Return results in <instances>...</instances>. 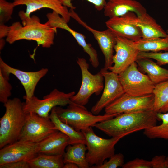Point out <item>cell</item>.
Segmentation results:
<instances>
[{
	"instance_id": "ba28073f",
	"label": "cell",
	"mask_w": 168,
	"mask_h": 168,
	"mask_svg": "<svg viewBox=\"0 0 168 168\" xmlns=\"http://www.w3.org/2000/svg\"><path fill=\"white\" fill-rule=\"evenodd\" d=\"M136 62L118 74L119 80L125 93L134 96L153 94L155 85L147 75L139 71Z\"/></svg>"
},
{
	"instance_id": "ffe728a7",
	"label": "cell",
	"mask_w": 168,
	"mask_h": 168,
	"mask_svg": "<svg viewBox=\"0 0 168 168\" xmlns=\"http://www.w3.org/2000/svg\"><path fill=\"white\" fill-rule=\"evenodd\" d=\"M105 24L107 28L116 36L123 37L133 41L142 38L140 29L131 23L124 16L109 18Z\"/></svg>"
},
{
	"instance_id": "8fae6325",
	"label": "cell",
	"mask_w": 168,
	"mask_h": 168,
	"mask_svg": "<svg viewBox=\"0 0 168 168\" xmlns=\"http://www.w3.org/2000/svg\"><path fill=\"white\" fill-rule=\"evenodd\" d=\"M103 68L100 71L104 78V86L101 97L91 109V112L95 115H98L104 109L125 93L118 74Z\"/></svg>"
},
{
	"instance_id": "8d00e7d4",
	"label": "cell",
	"mask_w": 168,
	"mask_h": 168,
	"mask_svg": "<svg viewBox=\"0 0 168 168\" xmlns=\"http://www.w3.org/2000/svg\"><path fill=\"white\" fill-rule=\"evenodd\" d=\"M10 29L9 26L5 24H0V39L7 37Z\"/></svg>"
},
{
	"instance_id": "d6a6232c",
	"label": "cell",
	"mask_w": 168,
	"mask_h": 168,
	"mask_svg": "<svg viewBox=\"0 0 168 168\" xmlns=\"http://www.w3.org/2000/svg\"><path fill=\"white\" fill-rule=\"evenodd\" d=\"M122 168H152L151 161L136 158L124 163Z\"/></svg>"
},
{
	"instance_id": "d590c367",
	"label": "cell",
	"mask_w": 168,
	"mask_h": 168,
	"mask_svg": "<svg viewBox=\"0 0 168 168\" xmlns=\"http://www.w3.org/2000/svg\"><path fill=\"white\" fill-rule=\"evenodd\" d=\"M0 168H30L27 161H15L0 165Z\"/></svg>"
},
{
	"instance_id": "7c38bea8",
	"label": "cell",
	"mask_w": 168,
	"mask_h": 168,
	"mask_svg": "<svg viewBox=\"0 0 168 168\" xmlns=\"http://www.w3.org/2000/svg\"><path fill=\"white\" fill-rule=\"evenodd\" d=\"M0 71L9 78L10 74L14 75L20 81L25 89L26 101L30 100L34 96L36 86L40 80L47 73L48 69L42 68L35 72H26L13 68L6 63L0 57Z\"/></svg>"
},
{
	"instance_id": "9c48e42d",
	"label": "cell",
	"mask_w": 168,
	"mask_h": 168,
	"mask_svg": "<svg viewBox=\"0 0 168 168\" xmlns=\"http://www.w3.org/2000/svg\"><path fill=\"white\" fill-rule=\"evenodd\" d=\"M57 130L49 117H43L33 113H27L18 140L38 143Z\"/></svg>"
},
{
	"instance_id": "e575fe53",
	"label": "cell",
	"mask_w": 168,
	"mask_h": 168,
	"mask_svg": "<svg viewBox=\"0 0 168 168\" xmlns=\"http://www.w3.org/2000/svg\"><path fill=\"white\" fill-rule=\"evenodd\" d=\"M166 158L163 155L154 156L151 161L152 168H166Z\"/></svg>"
},
{
	"instance_id": "f1b7e54d",
	"label": "cell",
	"mask_w": 168,
	"mask_h": 168,
	"mask_svg": "<svg viewBox=\"0 0 168 168\" xmlns=\"http://www.w3.org/2000/svg\"><path fill=\"white\" fill-rule=\"evenodd\" d=\"M143 58L154 59L160 66L168 64V51L164 52L139 51L137 59Z\"/></svg>"
},
{
	"instance_id": "9a60e30c",
	"label": "cell",
	"mask_w": 168,
	"mask_h": 168,
	"mask_svg": "<svg viewBox=\"0 0 168 168\" xmlns=\"http://www.w3.org/2000/svg\"><path fill=\"white\" fill-rule=\"evenodd\" d=\"M38 153V143L18 140L0 150V165L15 161H28Z\"/></svg>"
},
{
	"instance_id": "836d02e7",
	"label": "cell",
	"mask_w": 168,
	"mask_h": 168,
	"mask_svg": "<svg viewBox=\"0 0 168 168\" xmlns=\"http://www.w3.org/2000/svg\"><path fill=\"white\" fill-rule=\"evenodd\" d=\"M62 4L70 9L75 10L76 7L72 2L73 0H60ZM92 4L95 8L98 11L103 10L104 8L107 1L110 0H86Z\"/></svg>"
},
{
	"instance_id": "7402d4cb",
	"label": "cell",
	"mask_w": 168,
	"mask_h": 168,
	"mask_svg": "<svg viewBox=\"0 0 168 168\" xmlns=\"http://www.w3.org/2000/svg\"><path fill=\"white\" fill-rule=\"evenodd\" d=\"M136 62L140 70L146 73L155 85L168 81V70L160 67L151 59L138 58Z\"/></svg>"
},
{
	"instance_id": "ac0fdd59",
	"label": "cell",
	"mask_w": 168,
	"mask_h": 168,
	"mask_svg": "<svg viewBox=\"0 0 168 168\" xmlns=\"http://www.w3.org/2000/svg\"><path fill=\"white\" fill-rule=\"evenodd\" d=\"M13 2L15 6H26L24 13L27 17H30V14L38 10L48 8L59 14L68 23L71 18L68 7L64 6L60 0H14Z\"/></svg>"
},
{
	"instance_id": "4dcf8cb0",
	"label": "cell",
	"mask_w": 168,
	"mask_h": 168,
	"mask_svg": "<svg viewBox=\"0 0 168 168\" xmlns=\"http://www.w3.org/2000/svg\"><path fill=\"white\" fill-rule=\"evenodd\" d=\"M15 7L13 2L0 0V24H5L12 19Z\"/></svg>"
},
{
	"instance_id": "4316f807",
	"label": "cell",
	"mask_w": 168,
	"mask_h": 168,
	"mask_svg": "<svg viewBox=\"0 0 168 168\" xmlns=\"http://www.w3.org/2000/svg\"><path fill=\"white\" fill-rule=\"evenodd\" d=\"M153 110L156 113L168 112V81L155 85Z\"/></svg>"
},
{
	"instance_id": "6da1fadb",
	"label": "cell",
	"mask_w": 168,
	"mask_h": 168,
	"mask_svg": "<svg viewBox=\"0 0 168 168\" xmlns=\"http://www.w3.org/2000/svg\"><path fill=\"white\" fill-rule=\"evenodd\" d=\"M159 120L153 110L120 114L112 119L96 124L94 127L112 137L125 136L156 125Z\"/></svg>"
},
{
	"instance_id": "74e56055",
	"label": "cell",
	"mask_w": 168,
	"mask_h": 168,
	"mask_svg": "<svg viewBox=\"0 0 168 168\" xmlns=\"http://www.w3.org/2000/svg\"><path fill=\"white\" fill-rule=\"evenodd\" d=\"M78 166L75 164L68 162L64 164L63 168H78Z\"/></svg>"
},
{
	"instance_id": "83f0119b",
	"label": "cell",
	"mask_w": 168,
	"mask_h": 168,
	"mask_svg": "<svg viewBox=\"0 0 168 168\" xmlns=\"http://www.w3.org/2000/svg\"><path fill=\"white\" fill-rule=\"evenodd\" d=\"M156 115L159 120L162 121L161 124L144 130L143 134L150 139L162 138L168 140V112L156 113Z\"/></svg>"
},
{
	"instance_id": "f35d334b",
	"label": "cell",
	"mask_w": 168,
	"mask_h": 168,
	"mask_svg": "<svg viewBox=\"0 0 168 168\" xmlns=\"http://www.w3.org/2000/svg\"><path fill=\"white\" fill-rule=\"evenodd\" d=\"M5 44V41L3 38L0 39V50H2Z\"/></svg>"
},
{
	"instance_id": "d4e9b609",
	"label": "cell",
	"mask_w": 168,
	"mask_h": 168,
	"mask_svg": "<svg viewBox=\"0 0 168 168\" xmlns=\"http://www.w3.org/2000/svg\"><path fill=\"white\" fill-rule=\"evenodd\" d=\"M30 168H63V156L38 153L29 160Z\"/></svg>"
},
{
	"instance_id": "603a6c76",
	"label": "cell",
	"mask_w": 168,
	"mask_h": 168,
	"mask_svg": "<svg viewBox=\"0 0 168 168\" xmlns=\"http://www.w3.org/2000/svg\"><path fill=\"white\" fill-rule=\"evenodd\" d=\"M86 146L82 143L68 145L66 148V152L63 155L64 163H73L79 168L90 167L86 159V151L87 150Z\"/></svg>"
},
{
	"instance_id": "5bb4252c",
	"label": "cell",
	"mask_w": 168,
	"mask_h": 168,
	"mask_svg": "<svg viewBox=\"0 0 168 168\" xmlns=\"http://www.w3.org/2000/svg\"><path fill=\"white\" fill-rule=\"evenodd\" d=\"M133 41L125 38L116 36L114 47L115 54L113 58L114 65L110 67L109 70L119 74L136 62L139 51L133 46Z\"/></svg>"
},
{
	"instance_id": "3957f363",
	"label": "cell",
	"mask_w": 168,
	"mask_h": 168,
	"mask_svg": "<svg viewBox=\"0 0 168 168\" xmlns=\"http://www.w3.org/2000/svg\"><path fill=\"white\" fill-rule=\"evenodd\" d=\"M4 105L5 112L0 119V149L18 140L26 117L20 99H9Z\"/></svg>"
},
{
	"instance_id": "8992f818",
	"label": "cell",
	"mask_w": 168,
	"mask_h": 168,
	"mask_svg": "<svg viewBox=\"0 0 168 168\" xmlns=\"http://www.w3.org/2000/svg\"><path fill=\"white\" fill-rule=\"evenodd\" d=\"M77 62L81 71L82 83L79 90L71 100L77 105L85 106L93 94L98 95L101 93L104 87V79L100 71L95 74L90 72L89 64L85 58H79Z\"/></svg>"
},
{
	"instance_id": "52a82bcc",
	"label": "cell",
	"mask_w": 168,
	"mask_h": 168,
	"mask_svg": "<svg viewBox=\"0 0 168 168\" xmlns=\"http://www.w3.org/2000/svg\"><path fill=\"white\" fill-rule=\"evenodd\" d=\"M75 94L74 91L66 93L54 89L40 99L34 96L29 100L23 102V108L26 114L33 113L44 117H49V113L54 107L75 104L71 100Z\"/></svg>"
},
{
	"instance_id": "2e32d148",
	"label": "cell",
	"mask_w": 168,
	"mask_h": 168,
	"mask_svg": "<svg viewBox=\"0 0 168 168\" xmlns=\"http://www.w3.org/2000/svg\"><path fill=\"white\" fill-rule=\"evenodd\" d=\"M46 16L48 21L45 23L46 25L51 27L61 28L68 31L74 37L79 45L82 47L84 51L89 55L93 67L96 68L98 67L100 63L97 52L91 44L86 42L83 35L71 28L63 18L54 11L47 13Z\"/></svg>"
},
{
	"instance_id": "d6986e66",
	"label": "cell",
	"mask_w": 168,
	"mask_h": 168,
	"mask_svg": "<svg viewBox=\"0 0 168 168\" xmlns=\"http://www.w3.org/2000/svg\"><path fill=\"white\" fill-rule=\"evenodd\" d=\"M104 15L109 18L123 16L133 12L138 16L147 13L145 8L136 0H110L104 9Z\"/></svg>"
},
{
	"instance_id": "7a4b0ae2",
	"label": "cell",
	"mask_w": 168,
	"mask_h": 168,
	"mask_svg": "<svg viewBox=\"0 0 168 168\" xmlns=\"http://www.w3.org/2000/svg\"><path fill=\"white\" fill-rule=\"evenodd\" d=\"M18 16L22 21V25L16 21L9 26V31L6 39L7 42L12 44L21 40H33L36 42L38 46L41 45L45 48H49L54 44L57 28L41 23L36 16H26L22 10L19 12Z\"/></svg>"
},
{
	"instance_id": "30bf717a",
	"label": "cell",
	"mask_w": 168,
	"mask_h": 168,
	"mask_svg": "<svg viewBox=\"0 0 168 168\" xmlns=\"http://www.w3.org/2000/svg\"><path fill=\"white\" fill-rule=\"evenodd\" d=\"M153 94L142 96H130L124 93L106 107V114H121L137 111L153 110Z\"/></svg>"
},
{
	"instance_id": "5b68a950",
	"label": "cell",
	"mask_w": 168,
	"mask_h": 168,
	"mask_svg": "<svg viewBox=\"0 0 168 168\" xmlns=\"http://www.w3.org/2000/svg\"><path fill=\"white\" fill-rule=\"evenodd\" d=\"M85 136L87 152L86 159L91 167L96 168L115 154V146L125 137L121 136L109 139L102 138L96 135L92 127L81 131Z\"/></svg>"
},
{
	"instance_id": "ab89813d",
	"label": "cell",
	"mask_w": 168,
	"mask_h": 168,
	"mask_svg": "<svg viewBox=\"0 0 168 168\" xmlns=\"http://www.w3.org/2000/svg\"><path fill=\"white\" fill-rule=\"evenodd\" d=\"M165 163L166 168H168V156L166 157Z\"/></svg>"
},
{
	"instance_id": "484cf974",
	"label": "cell",
	"mask_w": 168,
	"mask_h": 168,
	"mask_svg": "<svg viewBox=\"0 0 168 168\" xmlns=\"http://www.w3.org/2000/svg\"><path fill=\"white\" fill-rule=\"evenodd\" d=\"M133 44L139 51H168V36L165 37L142 38L137 41H133Z\"/></svg>"
},
{
	"instance_id": "e0dca14e",
	"label": "cell",
	"mask_w": 168,
	"mask_h": 168,
	"mask_svg": "<svg viewBox=\"0 0 168 168\" xmlns=\"http://www.w3.org/2000/svg\"><path fill=\"white\" fill-rule=\"evenodd\" d=\"M124 16L131 23L140 29L142 35V38L165 37L168 36L166 31L147 13L138 16L134 12H129Z\"/></svg>"
},
{
	"instance_id": "60d3db41",
	"label": "cell",
	"mask_w": 168,
	"mask_h": 168,
	"mask_svg": "<svg viewBox=\"0 0 168 168\" xmlns=\"http://www.w3.org/2000/svg\"><path fill=\"white\" fill-rule=\"evenodd\" d=\"M166 32L167 34L168 35V29L167 30V31H166Z\"/></svg>"
},
{
	"instance_id": "4fadbf2b",
	"label": "cell",
	"mask_w": 168,
	"mask_h": 168,
	"mask_svg": "<svg viewBox=\"0 0 168 168\" xmlns=\"http://www.w3.org/2000/svg\"><path fill=\"white\" fill-rule=\"evenodd\" d=\"M69 12L71 17L92 34L105 58V63L103 68L108 70L113 64V58L114 47L116 43V36L109 29L100 31L90 27L81 19L74 9H70Z\"/></svg>"
},
{
	"instance_id": "277c9868",
	"label": "cell",
	"mask_w": 168,
	"mask_h": 168,
	"mask_svg": "<svg viewBox=\"0 0 168 168\" xmlns=\"http://www.w3.org/2000/svg\"><path fill=\"white\" fill-rule=\"evenodd\" d=\"M54 109L58 117L62 121L78 131L94 127L97 123L112 119L120 114L95 115L88 111L85 106L76 104L69 105L66 108L57 106Z\"/></svg>"
},
{
	"instance_id": "44dd1931",
	"label": "cell",
	"mask_w": 168,
	"mask_h": 168,
	"mask_svg": "<svg viewBox=\"0 0 168 168\" xmlns=\"http://www.w3.org/2000/svg\"><path fill=\"white\" fill-rule=\"evenodd\" d=\"M69 141L67 136L57 130L37 143L38 153L63 156Z\"/></svg>"
},
{
	"instance_id": "f546056e",
	"label": "cell",
	"mask_w": 168,
	"mask_h": 168,
	"mask_svg": "<svg viewBox=\"0 0 168 168\" xmlns=\"http://www.w3.org/2000/svg\"><path fill=\"white\" fill-rule=\"evenodd\" d=\"M9 80V78L0 71V101L4 104L9 100L12 94V87Z\"/></svg>"
},
{
	"instance_id": "1f68e13d",
	"label": "cell",
	"mask_w": 168,
	"mask_h": 168,
	"mask_svg": "<svg viewBox=\"0 0 168 168\" xmlns=\"http://www.w3.org/2000/svg\"><path fill=\"white\" fill-rule=\"evenodd\" d=\"M109 158L108 161L96 168H117L122 167L124 164V156L121 153L114 154Z\"/></svg>"
},
{
	"instance_id": "cb8c5ba5",
	"label": "cell",
	"mask_w": 168,
	"mask_h": 168,
	"mask_svg": "<svg viewBox=\"0 0 168 168\" xmlns=\"http://www.w3.org/2000/svg\"><path fill=\"white\" fill-rule=\"evenodd\" d=\"M49 117L54 124L55 129L61 132L68 137L69 145L77 143L86 144L85 138L82 132L76 130L71 126L62 121L58 117L54 108L51 111Z\"/></svg>"
}]
</instances>
